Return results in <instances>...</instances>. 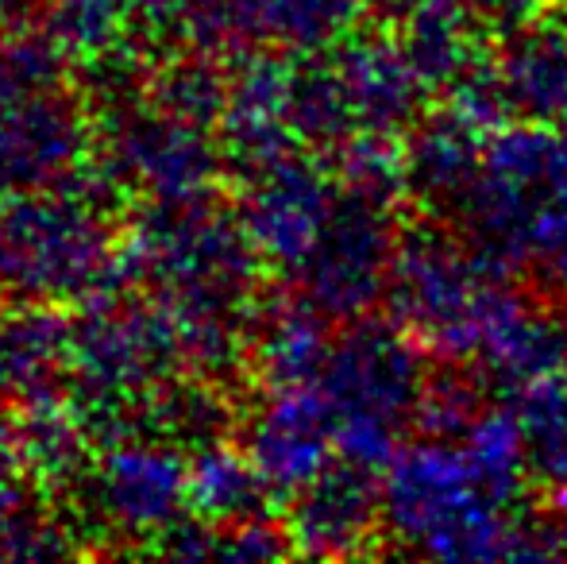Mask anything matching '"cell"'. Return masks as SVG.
Wrapping results in <instances>:
<instances>
[{
    "label": "cell",
    "instance_id": "obj_1",
    "mask_svg": "<svg viewBox=\"0 0 567 564\" xmlns=\"http://www.w3.org/2000/svg\"><path fill=\"white\" fill-rule=\"evenodd\" d=\"M382 526L402 550L436 561H545L560 545L548 519H529L478 483L460 441H402L382 475Z\"/></svg>",
    "mask_w": 567,
    "mask_h": 564
},
{
    "label": "cell",
    "instance_id": "obj_2",
    "mask_svg": "<svg viewBox=\"0 0 567 564\" xmlns=\"http://www.w3.org/2000/svg\"><path fill=\"white\" fill-rule=\"evenodd\" d=\"M514 275L491 267L463 236L413 228L390 275V309L402 329L441 363H478L491 345L529 309L509 286Z\"/></svg>",
    "mask_w": 567,
    "mask_h": 564
},
{
    "label": "cell",
    "instance_id": "obj_3",
    "mask_svg": "<svg viewBox=\"0 0 567 564\" xmlns=\"http://www.w3.org/2000/svg\"><path fill=\"white\" fill-rule=\"evenodd\" d=\"M567 209V124L522 121L486 140V163L452 228L506 275L529 271L540 240Z\"/></svg>",
    "mask_w": 567,
    "mask_h": 564
},
{
    "label": "cell",
    "instance_id": "obj_4",
    "mask_svg": "<svg viewBox=\"0 0 567 564\" xmlns=\"http://www.w3.org/2000/svg\"><path fill=\"white\" fill-rule=\"evenodd\" d=\"M429 383V352L398 321H359L329 360L337 441L355 464H386L413 425Z\"/></svg>",
    "mask_w": 567,
    "mask_h": 564
},
{
    "label": "cell",
    "instance_id": "obj_5",
    "mask_svg": "<svg viewBox=\"0 0 567 564\" xmlns=\"http://www.w3.org/2000/svg\"><path fill=\"white\" fill-rule=\"evenodd\" d=\"M402 236L394 202L343 194L317 240L313 283L324 306L337 314H363L367 306H374L394 275Z\"/></svg>",
    "mask_w": 567,
    "mask_h": 564
},
{
    "label": "cell",
    "instance_id": "obj_6",
    "mask_svg": "<svg viewBox=\"0 0 567 564\" xmlns=\"http://www.w3.org/2000/svg\"><path fill=\"white\" fill-rule=\"evenodd\" d=\"M486 132L444 105L405 140V194L433 217L452 221L486 163Z\"/></svg>",
    "mask_w": 567,
    "mask_h": 564
},
{
    "label": "cell",
    "instance_id": "obj_7",
    "mask_svg": "<svg viewBox=\"0 0 567 564\" xmlns=\"http://www.w3.org/2000/svg\"><path fill=\"white\" fill-rule=\"evenodd\" d=\"M355 124L363 132H398L413 129L425 105V85L405 54L402 39L390 35H355L340 54L337 70Z\"/></svg>",
    "mask_w": 567,
    "mask_h": 564
},
{
    "label": "cell",
    "instance_id": "obj_8",
    "mask_svg": "<svg viewBox=\"0 0 567 564\" xmlns=\"http://www.w3.org/2000/svg\"><path fill=\"white\" fill-rule=\"evenodd\" d=\"M494 66L517 121L567 124V16H540L506 31Z\"/></svg>",
    "mask_w": 567,
    "mask_h": 564
},
{
    "label": "cell",
    "instance_id": "obj_9",
    "mask_svg": "<svg viewBox=\"0 0 567 564\" xmlns=\"http://www.w3.org/2000/svg\"><path fill=\"white\" fill-rule=\"evenodd\" d=\"M398 39H402L421 85L441 98L491 59L486 23L478 20L467 0H421L398 23Z\"/></svg>",
    "mask_w": 567,
    "mask_h": 564
},
{
    "label": "cell",
    "instance_id": "obj_10",
    "mask_svg": "<svg viewBox=\"0 0 567 564\" xmlns=\"http://www.w3.org/2000/svg\"><path fill=\"white\" fill-rule=\"evenodd\" d=\"M382 526V480L351 460L313 488L306 506V542L317 553H359Z\"/></svg>",
    "mask_w": 567,
    "mask_h": 564
},
{
    "label": "cell",
    "instance_id": "obj_11",
    "mask_svg": "<svg viewBox=\"0 0 567 564\" xmlns=\"http://www.w3.org/2000/svg\"><path fill=\"white\" fill-rule=\"evenodd\" d=\"M471 472L486 491L502 503H514L529 475V452H525V429L514 402H486L483 414L460 437Z\"/></svg>",
    "mask_w": 567,
    "mask_h": 564
},
{
    "label": "cell",
    "instance_id": "obj_12",
    "mask_svg": "<svg viewBox=\"0 0 567 564\" xmlns=\"http://www.w3.org/2000/svg\"><path fill=\"white\" fill-rule=\"evenodd\" d=\"M525 429L529 475L548 488H567V371L506 394Z\"/></svg>",
    "mask_w": 567,
    "mask_h": 564
},
{
    "label": "cell",
    "instance_id": "obj_13",
    "mask_svg": "<svg viewBox=\"0 0 567 564\" xmlns=\"http://www.w3.org/2000/svg\"><path fill=\"white\" fill-rule=\"evenodd\" d=\"M486 391H491V383L475 363H444L441 371H429L413 425L429 437L460 441L471 422L486 410Z\"/></svg>",
    "mask_w": 567,
    "mask_h": 564
},
{
    "label": "cell",
    "instance_id": "obj_14",
    "mask_svg": "<svg viewBox=\"0 0 567 564\" xmlns=\"http://www.w3.org/2000/svg\"><path fill=\"white\" fill-rule=\"evenodd\" d=\"M343 178H348V194L398 205L405 197V143H398L390 132H363L348 147Z\"/></svg>",
    "mask_w": 567,
    "mask_h": 564
},
{
    "label": "cell",
    "instance_id": "obj_15",
    "mask_svg": "<svg viewBox=\"0 0 567 564\" xmlns=\"http://www.w3.org/2000/svg\"><path fill=\"white\" fill-rule=\"evenodd\" d=\"M467 4L475 8V16L486 23V31L506 35V31H517V28H525V23L540 20L553 0H467Z\"/></svg>",
    "mask_w": 567,
    "mask_h": 564
},
{
    "label": "cell",
    "instance_id": "obj_16",
    "mask_svg": "<svg viewBox=\"0 0 567 564\" xmlns=\"http://www.w3.org/2000/svg\"><path fill=\"white\" fill-rule=\"evenodd\" d=\"M548 526H553V537L556 545H560V553L567 557V488H556L553 503H548Z\"/></svg>",
    "mask_w": 567,
    "mask_h": 564
},
{
    "label": "cell",
    "instance_id": "obj_17",
    "mask_svg": "<svg viewBox=\"0 0 567 564\" xmlns=\"http://www.w3.org/2000/svg\"><path fill=\"white\" fill-rule=\"evenodd\" d=\"M417 4H421V0H367V8H371V12L379 16V20H382V23H394V28H398V23H402L405 16H410Z\"/></svg>",
    "mask_w": 567,
    "mask_h": 564
}]
</instances>
